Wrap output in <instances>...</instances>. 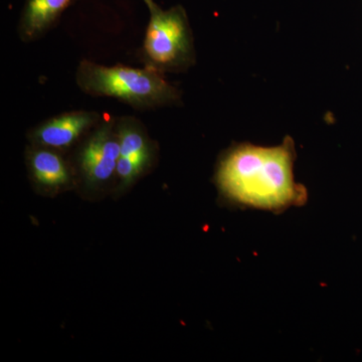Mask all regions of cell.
Wrapping results in <instances>:
<instances>
[{
	"label": "cell",
	"mask_w": 362,
	"mask_h": 362,
	"mask_svg": "<svg viewBox=\"0 0 362 362\" xmlns=\"http://www.w3.org/2000/svg\"><path fill=\"white\" fill-rule=\"evenodd\" d=\"M293 151L282 146H245L233 149L221 160L218 183L233 202L256 209L279 211L301 204L306 194L293 176Z\"/></svg>",
	"instance_id": "1"
},
{
	"label": "cell",
	"mask_w": 362,
	"mask_h": 362,
	"mask_svg": "<svg viewBox=\"0 0 362 362\" xmlns=\"http://www.w3.org/2000/svg\"><path fill=\"white\" fill-rule=\"evenodd\" d=\"M76 84L90 96L111 98L139 111L171 106L180 98L163 74L148 66H104L83 59L76 71Z\"/></svg>",
	"instance_id": "2"
},
{
	"label": "cell",
	"mask_w": 362,
	"mask_h": 362,
	"mask_svg": "<svg viewBox=\"0 0 362 362\" xmlns=\"http://www.w3.org/2000/svg\"><path fill=\"white\" fill-rule=\"evenodd\" d=\"M149 21L141 47L145 66L160 73L183 70L194 59L192 32L181 6L161 8L154 0H143Z\"/></svg>",
	"instance_id": "3"
},
{
	"label": "cell",
	"mask_w": 362,
	"mask_h": 362,
	"mask_svg": "<svg viewBox=\"0 0 362 362\" xmlns=\"http://www.w3.org/2000/svg\"><path fill=\"white\" fill-rule=\"evenodd\" d=\"M116 119H102L81 145L77 164L86 187H101L116 175L120 158Z\"/></svg>",
	"instance_id": "4"
},
{
	"label": "cell",
	"mask_w": 362,
	"mask_h": 362,
	"mask_svg": "<svg viewBox=\"0 0 362 362\" xmlns=\"http://www.w3.org/2000/svg\"><path fill=\"white\" fill-rule=\"evenodd\" d=\"M103 119L96 111H70L52 117L30 133L33 144L54 150L70 148Z\"/></svg>",
	"instance_id": "5"
},
{
	"label": "cell",
	"mask_w": 362,
	"mask_h": 362,
	"mask_svg": "<svg viewBox=\"0 0 362 362\" xmlns=\"http://www.w3.org/2000/svg\"><path fill=\"white\" fill-rule=\"evenodd\" d=\"M75 0H25L18 21V37L33 42L44 37Z\"/></svg>",
	"instance_id": "6"
},
{
	"label": "cell",
	"mask_w": 362,
	"mask_h": 362,
	"mask_svg": "<svg viewBox=\"0 0 362 362\" xmlns=\"http://www.w3.org/2000/svg\"><path fill=\"white\" fill-rule=\"evenodd\" d=\"M33 181L45 189H59L71 182V171L58 150L33 144L28 153Z\"/></svg>",
	"instance_id": "7"
},
{
	"label": "cell",
	"mask_w": 362,
	"mask_h": 362,
	"mask_svg": "<svg viewBox=\"0 0 362 362\" xmlns=\"http://www.w3.org/2000/svg\"><path fill=\"white\" fill-rule=\"evenodd\" d=\"M116 129L120 144V156L150 166L153 148L142 123L135 117H119L116 118Z\"/></svg>",
	"instance_id": "8"
},
{
	"label": "cell",
	"mask_w": 362,
	"mask_h": 362,
	"mask_svg": "<svg viewBox=\"0 0 362 362\" xmlns=\"http://www.w3.org/2000/svg\"><path fill=\"white\" fill-rule=\"evenodd\" d=\"M148 168L149 166L143 162L120 156L118 164H117L116 171V176L120 183V187H130Z\"/></svg>",
	"instance_id": "9"
}]
</instances>
